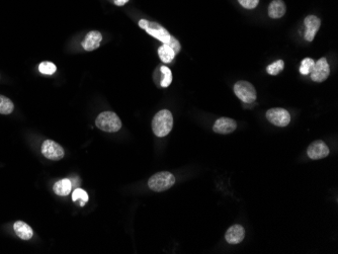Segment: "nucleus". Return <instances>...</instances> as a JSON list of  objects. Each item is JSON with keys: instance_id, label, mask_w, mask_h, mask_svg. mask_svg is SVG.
I'll use <instances>...</instances> for the list:
<instances>
[{"instance_id": "412c9836", "label": "nucleus", "mask_w": 338, "mask_h": 254, "mask_svg": "<svg viewBox=\"0 0 338 254\" xmlns=\"http://www.w3.org/2000/svg\"><path fill=\"white\" fill-rule=\"evenodd\" d=\"M315 65V61L311 58H305L302 63H301V67H300V72L303 75H308L311 73L312 69H313Z\"/></svg>"}, {"instance_id": "20e7f679", "label": "nucleus", "mask_w": 338, "mask_h": 254, "mask_svg": "<svg viewBox=\"0 0 338 254\" xmlns=\"http://www.w3.org/2000/svg\"><path fill=\"white\" fill-rule=\"evenodd\" d=\"M95 124L97 128L108 133H115L122 128L120 118L113 112H103L96 118Z\"/></svg>"}, {"instance_id": "39448f33", "label": "nucleus", "mask_w": 338, "mask_h": 254, "mask_svg": "<svg viewBox=\"0 0 338 254\" xmlns=\"http://www.w3.org/2000/svg\"><path fill=\"white\" fill-rule=\"evenodd\" d=\"M234 93L245 104H252L256 99V90L248 81H238L234 85Z\"/></svg>"}, {"instance_id": "6e6552de", "label": "nucleus", "mask_w": 338, "mask_h": 254, "mask_svg": "<svg viewBox=\"0 0 338 254\" xmlns=\"http://www.w3.org/2000/svg\"><path fill=\"white\" fill-rule=\"evenodd\" d=\"M329 74L330 67L326 58H321L315 62V65L310 73L311 79L315 82H323L328 78Z\"/></svg>"}, {"instance_id": "2eb2a0df", "label": "nucleus", "mask_w": 338, "mask_h": 254, "mask_svg": "<svg viewBox=\"0 0 338 254\" xmlns=\"http://www.w3.org/2000/svg\"><path fill=\"white\" fill-rule=\"evenodd\" d=\"M269 16L271 18H280L284 15L285 11H287V7H285L284 2L282 0H273L270 2L269 6Z\"/></svg>"}, {"instance_id": "423d86ee", "label": "nucleus", "mask_w": 338, "mask_h": 254, "mask_svg": "<svg viewBox=\"0 0 338 254\" xmlns=\"http://www.w3.org/2000/svg\"><path fill=\"white\" fill-rule=\"evenodd\" d=\"M42 153L43 155L50 159L58 161L64 157V149L53 140H46L42 144Z\"/></svg>"}, {"instance_id": "0eeeda50", "label": "nucleus", "mask_w": 338, "mask_h": 254, "mask_svg": "<svg viewBox=\"0 0 338 254\" xmlns=\"http://www.w3.org/2000/svg\"><path fill=\"white\" fill-rule=\"evenodd\" d=\"M267 118L272 125L277 127H285L291 122V116L289 112L281 108L269 110L267 113Z\"/></svg>"}, {"instance_id": "6ab92c4d", "label": "nucleus", "mask_w": 338, "mask_h": 254, "mask_svg": "<svg viewBox=\"0 0 338 254\" xmlns=\"http://www.w3.org/2000/svg\"><path fill=\"white\" fill-rule=\"evenodd\" d=\"M79 199L80 200V206L83 207L85 205V202L88 201V194L85 190H81V189H76L74 191H73V194H72V200L73 201H76Z\"/></svg>"}, {"instance_id": "b1692460", "label": "nucleus", "mask_w": 338, "mask_h": 254, "mask_svg": "<svg viewBox=\"0 0 338 254\" xmlns=\"http://www.w3.org/2000/svg\"><path fill=\"white\" fill-rule=\"evenodd\" d=\"M238 1L244 8L247 9H253L259 3V0H238Z\"/></svg>"}, {"instance_id": "f257e3e1", "label": "nucleus", "mask_w": 338, "mask_h": 254, "mask_svg": "<svg viewBox=\"0 0 338 254\" xmlns=\"http://www.w3.org/2000/svg\"><path fill=\"white\" fill-rule=\"evenodd\" d=\"M139 27L146 31V33L149 34L151 37L159 40L162 44L170 46L176 54L180 52L181 46L178 40H176L172 35H170V33L164 27H162L161 24L146 19H141L139 21Z\"/></svg>"}, {"instance_id": "7ed1b4c3", "label": "nucleus", "mask_w": 338, "mask_h": 254, "mask_svg": "<svg viewBox=\"0 0 338 254\" xmlns=\"http://www.w3.org/2000/svg\"><path fill=\"white\" fill-rule=\"evenodd\" d=\"M174 184H175L174 175L167 171L155 173L148 181L149 189L157 192L169 190Z\"/></svg>"}, {"instance_id": "1a4fd4ad", "label": "nucleus", "mask_w": 338, "mask_h": 254, "mask_svg": "<svg viewBox=\"0 0 338 254\" xmlns=\"http://www.w3.org/2000/svg\"><path fill=\"white\" fill-rule=\"evenodd\" d=\"M307 154L311 159L319 160L328 156L329 148L322 140H317L308 147Z\"/></svg>"}, {"instance_id": "5701e85b", "label": "nucleus", "mask_w": 338, "mask_h": 254, "mask_svg": "<svg viewBox=\"0 0 338 254\" xmlns=\"http://www.w3.org/2000/svg\"><path fill=\"white\" fill-rule=\"evenodd\" d=\"M160 70L163 74V79L161 80V86L162 87H168L172 82V73H171L170 69L167 68L166 66H162L160 68Z\"/></svg>"}, {"instance_id": "9b49d317", "label": "nucleus", "mask_w": 338, "mask_h": 254, "mask_svg": "<svg viewBox=\"0 0 338 254\" xmlns=\"http://www.w3.org/2000/svg\"><path fill=\"white\" fill-rule=\"evenodd\" d=\"M237 128V123L229 118H220L216 121L213 131L217 134H223L227 135L230 133H233Z\"/></svg>"}, {"instance_id": "dca6fc26", "label": "nucleus", "mask_w": 338, "mask_h": 254, "mask_svg": "<svg viewBox=\"0 0 338 254\" xmlns=\"http://www.w3.org/2000/svg\"><path fill=\"white\" fill-rule=\"evenodd\" d=\"M71 189H72V183L70 180H67V179L57 182L53 188L54 192L60 196L68 195L71 192Z\"/></svg>"}, {"instance_id": "f3484780", "label": "nucleus", "mask_w": 338, "mask_h": 254, "mask_svg": "<svg viewBox=\"0 0 338 254\" xmlns=\"http://www.w3.org/2000/svg\"><path fill=\"white\" fill-rule=\"evenodd\" d=\"M158 55H159V58L161 59V61L163 63H170L173 61L176 53L174 52V50L168 46V45H164L162 44L161 47H159L158 49Z\"/></svg>"}, {"instance_id": "ddd939ff", "label": "nucleus", "mask_w": 338, "mask_h": 254, "mask_svg": "<svg viewBox=\"0 0 338 254\" xmlns=\"http://www.w3.org/2000/svg\"><path fill=\"white\" fill-rule=\"evenodd\" d=\"M101 40H102L101 34L97 31H92L85 36L83 42L81 43V46L85 51H88L89 52V51H93L100 46Z\"/></svg>"}, {"instance_id": "9d476101", "label": "nucleus", "mask_w": 338, "mask_h": 254, "mask_svg": "<svg viewBox=\"0 0 338 254\" xmlns=\"http://www.w3.org/2000/svg\"><path fill=\"white\" fill-rule=\"evenodd\" d=\"M305 27H306V33H305V40L308 42H312L314 40L317 32L320 29L321 20L316 15H308L305 20Z\"/></svg>"}, {"instance_id": "a211bd4d", "label": "nucleus", "mask_w": 338, "mask_h": 254, "mask_svg": "<svg viewBox=\"0 0 338 254\" xmlns=\"http://www.w3.org/2000/svg\"><path fill=\"white\" fill-rule=\"evenodd\" d=\"M14 110V106L12 101L3 95H0V114L1 115H10Z\"/></svg>"}, {"instance_id": "f03ea898", "label": "nucleus", "mask_w": 338, "mask_h": 254, "mask_svg": "<svg viewBox=\"0 0 338 254\" xmlns=\"http://www.w3.org/2000/svg\"><path fill=\"white\" fill-rule=\"evenodd\" d=\"M173 127L172 114L167 110H162L156 114L152 121V130L154 134L159 137L167 136Z\"/></svg>"}, {"instance_id": "4468645a", "label": "nucleus", "mask_w": 338, "mask_h": 254, "mask_svg": "<svg viewBox=\"0 0 338 254\" xmlns=\"http://www.w3.org/2000/svg\"><path fill=\"white\" fill-rule=\"evenodd\" d=\"M13 229L16 236H18L22 240H30L34 236V231L32 228L22 221H16L13 225Z\"/></svg>"}, {"instance_id": "393cba45", "label": "nucleus", "mask_w": 338, "mask_h": 254, "mask_svg": "<svg viewBox=\"0 0 338 254\" xmlns=\"http://www.w3.org/2000/svg\"><path fill=\"white\" fill-rule=\"evenodd\" d=\"M129 1H130V0H114V3L118 6H123L126 3H128Z\"/></svg>"}, {"instance_id": "aec40b11", "label": "nucleus", "mask_w": 338, "mask_h": 254, "mask_svg": "<svg viewBox=\"0 0 338 254\" xmlns=\"http://www.w3.org/2000/svg\"><path fill=\"white\" fill-rule=\"evenodd\" d=\"M39 70L42 74H45V75H52V74H54L57 70V67L55 66L54 63H52V62H48V61H45V62H42L40 65H39Z\"/></svg>"}, {"instance_id": "f8f14e48", "label": "nucleus", "mask_w": 338, "mask_h": 254, "mask_svg": "<svg viewBox=\"0 0 338 254\" xmlns=\"http://www.w3.org/2000/svg\"><path fill=\"white\" fill-rule=\"evenodd\" d=\"M245 230L241 225H233L226 232L225 238L229 244H238L243 241Z\"/></svg>"}, {"instance_id": "4be33fe9", "label": "nucleus", "mask_w": 338, "mask_h": 254, "mask_svg": "<svg viewBox=\"0 0 338 254\" xmlns=\"http://www.w3.org/2000/svg\"><path fill=\"white\" fill-rule=\"evenodd\" d=\"M284 68V62L282 60H277L268 66L267 71L270 75H277L279 72H281Z\"/></svg>"}]
</instances>
